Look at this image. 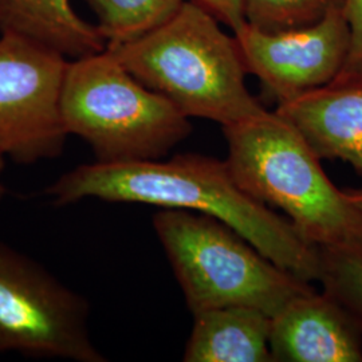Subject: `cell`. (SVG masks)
Wrapping results in <instances>:
<instances>
[{"label": "cell", "instance_id": "6da1fadb", "mask_svg": "<svg viewBox=\"0 0 362 362\" xmlns=\"http://www.w3.org/2000/svg\"><path fill=\"white\" fill-rule=\"evenodd\" d=\"M45 194L55 206L83 199L187 209L219 219L266 258L308 282L318 281L320 248L306 242L287 218L247 194L226 161L208 156L122 164H83L64 173Z\"/></svg>", "mask_w": 362, "mask_h": 362}, {"label": "cell", "instance_id": "7a4b0ae2", "mask_svg": "<svg viewBox=\"0 0 362 362\" xmlns=\"http://www.w3.org/2000/svg\"><path fill=\"white\" fill-rule=\"evenodd\" d=\"M220 25L200 4L184 0L158 26L106 49L184 116L228 127L266 109L247 89L246 66L236 39Z\"/></svg>", "mask_w": 362, "mask_h": 362}, {"label": "cell", "instance_id": "3957f363", "mask_svg": "<svg viewBox=\"0 0 362 362\" xmlns=\"http://www.w3.org/2000/svg\"><path fill=\"white\" fill-rule=\"evenodd\" d=\"M233 179L259 202L281 208L313 246L362 247V211L329 180L321 158L274 112L223 127Z\"/></svg>", "mask_w": 362, "mask_h": 362}, {"label": "cell", "instance_id": "277c9868", "mask_svg": "<svg viewBox=\"0 0 362 362\" xmlns=\"http://www.w3.org/2000/svg\"><path fill=\"white\" fill-rule=\"evenodd\" d=\"M59 110L69 136L89 144L101 164L160 160L192 132L188 117L107 49L69 59Z\"/></svg>", "mask_w": 362, "mask_h": 362}, {"label": "cell", "instance_id": "5b68a950", "mask_svg": "<svg viewBox=\"0 0 362 362\" xmlns=\"http://www.w3.org/2000/svg\"><path fill=\"white\" fill-rule=\"evenodd\" d=\"M153 227L192 314L247 306L274 317L313 290L219 219L187 209L163 208Z\"/></svg>", "mask_w": 362, "mask_h": 362}, {"label": "cell", "instance_id": "8992f818", "mask_svg": "<svg viewBox=\"0 0 362 362\" xmlns=\"http://www.w3.org/2000/svg\"><path fill=\"white\" fill-rule=\"evenodd\" d=\"M89 303L40 263L0 242V351L105 362L88 326Z\"/></svg>", "mask_w": 362, "mask_h": 362}, {"label": "cell", "instance_id": "52a82bcc", "mask_svg": "<svg viewBox=\"0 0 362 362\" xmlns=\"http://www.w3.org/2000/svg\"><path fill=\"white\" fill-rule=\"evenodd\" d=\"M69 59L33 39L0 34V155L31 165L64 153L61 91Z\"/></svg>", "mask_w": 362, "mask_h": 362}, {"label": "cell", "instance_id": "ba28073f", "mask_svg": "<svg viewBox=\"0 0 362 362\" xmlns=\"http://www.w3.org/2000/svg\"><path fill=\"white\" fill-rule=\"evenodd\" d=\"M233 37L247 73L258 78L278 105L336 79L351 46L342 1L309 26L264 33L246 25Z\"/></svg>", "mask_w": 362, "mask_h": 362}, {"label": "cell", "instance_id": "9c48e42d", "mask_svg": "<svg viewBox=\"0 0 362 362\" xmlns=\"http://www.w3.org/2000/svg\"><path fill=\"white\" fill-rule=\"evenodd\" d=\"M270 350L278 362H361L362 322L313 288L272 317Z\"/></svg>", "mask_w": 362, "mask_h": 362}, {"label": "cell", "instance_id": "30bf717a", "mask_svg": "<svg viewBox=\"0 0 362 362\" xmlns=\"http://www.w3.org/2000/svg\"><path fill=\"white\" fill-rule=\"evenodd\" d=\"M288 121L322 158H339L362 176V74L338 76L320 89L278 105Z\"/></svg>", "mask_w": 362, "mask_h": 362}, {"label": "cell", "instance_id": "8fae6325", "mask_svg": "<svg viewBox=\"0 0 362 362\" xmlns=\"http://www.w3.org/2000/svg\"><path fill=\"white\" fill-rule=\"evenodd\" d=\"M272 317L247 306H226L194 314L185 362H274Z\"/></svg>", "mask_w": 362, "mask_h": 362}, {"label": "cell", "instance_id": "7c38bea8", "mask_svg": "<svg viewBox=\"0 0 362 362\" xmlns=\"http://www.w3.org/2000/svg\"><path fill=\"white\" fill-rule=\"evenodd\" d=\"M0 34L33 39L67 59L106 49L98 27L82 19L70 0H0Z\"/></svg>", "mask_w": 362, "mask_h": 362}, {"label": "cell", "instance_id": "4fadbf2b", "mask_svg": "<svg viewBox=\"0 0 362 362\" xmlns=\"http://www.w3.org/2000/svg\"><path fill=\"white\" fill-rule=\"evenodd\" d=\"M97 18L106 47L137 38L167 21L184 0H83Z\"/></svg>", "mask_w": 362, "mask_h": 362}, {"label": "cell", "instance_id": "5bb4252c", "mask_svg": "<svg viewBox=\"0 0 362 362\" xmlns=\"http://www.w3.org/2000/svg\"><path fill=\"white\" fill-rule=\"evenodd\" d=\"M318 281L362 322V247H321Z\"/></svg>", "mask_w": 362, "mask_h": 362}, {"label": "cell", "instance_id": "9a60e30c", "mask_svg": "<svg viewBox=\"0 0 362 362\" xmlns=\"http://www.w3.org/2000/svg\"><path fill=\"white\" fill-rule=\"evenodd\" d=\"M342 0H243L246 25L264 33L309 26Z\"/></svg>", "mask_w": 362, "mask_h": 362}, {"label": "cell", "instance_id": "2e32d148", "mask_svg": "<svg viewBox=\"0 0 362 362\" xmlns=\"http://www.w3.org/2000/svg\"><path fill=\"white\" fill-rule=\"evenodd\" d=\"M344 13L349 22L351 46L349 57L338 76L362 74V0H342Z\"/></svg>", "mask_w": 362, "mask_h": 362}, {"label": "cell", "instance_id": "e0dca14e", "mask_svg": "<svg viewBox=\"0 0 362 362\" xmlns=\"http://www.w3.org/2000/svg\"><path fill=\"white\" fill-rule=\"evenodd\" d=\"M212 13L221 25L230 27L233 33L246 26L243 0H194Z\"/></svg>", "mask_w": 362, "mask_h": 362}, {"label": "cell", "instance_id": "ac0fdd59", "mask_svg": "<svg viewBox=\"0 0 362 362\" xmlns=\"http://www.w3.org/2000/svg\"><path fill=\"white\" fill-rule=\"evenodd\" d=\"M345 194L350 202L362 211V189H346Z\"/></svg>", "mask_w": 362, "mask_h": 362}, {"label": "cell", "instance_id": "d6986e66", "mask_svg": "<svg viewBox=\"0 0 362 362\" xmlns=\"http://www.w3.org/2000/svg\"><path fill=\"white\" fill-rule=\"evenodd\" d=\"M3 169H4V157L0 155V200L3 199V196L6 194V187L1 181V175H3Z\"/></svg>", "mask_w": 362, "mask_h": 362}]
</instances>
